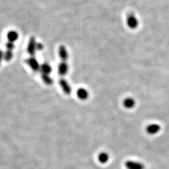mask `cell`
Wrapping results in <instances>:
<instances>
[{"instance_id":"8","label":"cell","mask_w":169,"mask_h":169,"mask_svg":"<svg viewBox=\"0 0 169 169\" xmlns=\"http://www.w3.org/2000/svg\"><path fill=\"white\" fill-rule=\"evenodd\" d=\"M135 100L130 97L127 98L123 100V105L126 109H133L135 105Z\"/></svg>"},{"instance_id":"11","label":"cell","mask_w":169,"mask_h":169,"mask_svg":"<svg viewBox=\"0 0 169 169\" xmlns=\"http://www.w3.org/2000/svg\"><path fill=\"white\" fill-rule=\"evenodd\" d=\"M41 77H42V80H43V82L46 85H51L53 83V80L50 76V75L42 73Z\"/></svg>"},{"instance_id":"14","label":"cell","mask_w":169,"mask_h":169,"mask_svg":"<svg viewBox=\"0 0 169 169\" xmlns=\"http://www.w3.org/2000/svg\"><path fill=\"white\" fill-rule=\"evenodd\" d=\"M14 44L13 43H11V42H8L7 44V50H12L13 48H14Z\"/></svg>"},{"instance_id":"15","label":"cell","mask_w":169,"mask_h":169,"mask_svg":"<svg viewBox=\"0 0 169 169\" xmlns=\"http://www.w3.org/2000/svg\"><path fill=\"white\" fill-rule=\"evenodd\" d=\"M3 58H4V53L2 51L0 50V64H1Z\"/></svg>"},{"instance_id":"5","label":"cell","mask_w":169,"mask_h":169,"mask_svg":"<svg viewBox=\"0 0 169 169\" xmlns=\"http://www.w3.org/2000/svg\"><path fill=\"white\" fill-rule=\"evenodd\" d=\"M161 127L158 124H150L146 127V131L150 135H155L160 131Z\"/></svg>"},{"instance_id":"9","label":"cell","mask_w":169,"mask_h":169,"mask_svg":"<svg viewBox=\"0 0 169 169\" xmlns=\"http://www.w3.org/2000/svg\"><path fill=\"white\" fill-rule=\"evenodd\" d=\"M40 70L42 72V73L43 74L50 75L52 72V68L49 63H44L42 64H41Z\"/></svg>"},{"instance_id":"6","label":"cell","mask_w":169,"mask_h":169,"mask_svg":"<svg viewBox=\"0 0 169 169\" xmlns=\"http://www.w3.org/2000/svg\"><path fill=\"white\" fill-rule=\"evenodd\" d=\"M58 54L61 61H66L69 60V55L66 48L64 46H61L58 50Z\"/></svg>"},{"instance_id":"12","label":"cell","mask_w":169,"mask_h":169,"mask_svg":"<svg viewBox=\"0 0 169 169\" xmlns=\"http://www.w3.org/2000/svg\"><path fill=\"white\" fill-rule=\"evenodd\" d=\"M13 56V53L12 51L7 50V51L4 53V59L6 61H9L12 59Z\"/></svg>"},{"instance_id":"2","label":"cell","mask_w":169,"mask_h":169,"mask_svg":"<svg viewBox=\"0 0 169 169\" xmlns=\"http://www.w3.org/2000/svg\"><path fill=\"white\" fill-rule=\"evenodd\" d=\"M37 43L35 41V39L33 37H32L27 47V52L29 55H30L31 56H34L36 54V51L37 50Z\"/></svg>"},{"instance_id":"13","label":"cell","mask_w":169,"mask_h":169,"mask_svg":"<svg viewBox=\"0 0 169 169\" xmlns=\"http://www.w3.org/2000/svg\"><path fill=\"white\" fill-rule=\"evenodd\" d=\"M109 159V155L105 153H101L99 155V160L101 162H105Z\"/></svg>"},{"instance_id":"7","label":"cell","mask_w":169,"mask_h":169,"mask_svg":"<svg viewBox=\"0 0 169 169\" xmlns=\"http://www.w3.org/2000/svg\"><path fill=\"white\" fill-rule=\"evenodd\" d=\"M77 96L81 100H86L88 98L89 93L83 88H80L77 91Z\"/></svg>"},{"instance_id":"1","label":"cell","mask_w":169,"mask_h":169,"mask_svg":"<svg viewBox=\"0 0 169 169\" xmlns=\"http://www.w3.org/2000/svg\"><path fill=\"white\" fill-rule=\"evenodd\" d=\"M26 63L34 72H38L40 70L41 64H40L38 61L34 56L28 58L26 60Z\"/></svg>"},{"instance_id":"10","label":"cell","mask_w":169,"mask_h":169,"mask_svg":"<svg viewBox=\"0 0 169 169\" xmlns=\"http://www.w3.org/2000/svg\"><path fill=\"white\" fill-rule=\"evenodd\" d=\"M7 38L9 42L14 43L18 39V33L14 30L10 31L7 33Z\"/></svg>"},{"instance_id":"4","label":"cell","mask_w":169,"mask_h":169,"mask_svg":"<svg viewBox=\"0 0 169 169\" xmlns=\"http://www.w3.org/2000/svg\"><path fill=\"white\" fill-rule=\"evenodd\" d=\"M60 85L63 91V92L67 95H70L72 93V87L69 83L64 78H61L60 80Z\"/></svg>"},{"instance_id":"3","label":"cell","mask_w":169,"mask_h":169,"mask_svg":"<svg viewBox=\"0 0 169 169\" xmlns=\"http://www.w3.org/2000/svg\"><path fill=\"white\" fill-rule=\"evenodd\" d=\"M69 71V64L66 61H61L58 66V74L62 77L66 75Z\"/></svg>"},{"instance_id":"16","label":"cell","mask_w":169,"mask_h":169,"mask_svg":"<svg viewBox=\"0 0 169 169\" xmlns=\"http://www.w3.org/2000/svg\"><path fill=\"white\" fill-rule=\"evenodd\" d=\"M37 50H42V49L43 48V45L41 44V43H38V44H37Z\"/></svg>"}]
</instances>
